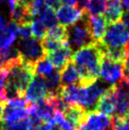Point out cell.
<instances>
[{"instance_id": "42", "label": "cell", "mask_w": 129, "mask_h": 130, "mask_svg": "<svg viewBox=\"0 0 129 130\" xmlns=\"http://www.w3.org/2000/svg\"><path fill=\"white\" fill-rule=\"evenodd\" d=\"M126 51H127V52H128V54H129V39H128V42H127V44H126Z\"/></svg>"}, {"instance_id": "30", "label": "cell", "mask_w": 129, "mask_h": 130, "mask_svg": "<svg viewBox=\"0 0 129 130\" xmlns=\"http://www.w3.org/2000/svg\"><path fill=\"white\" fill-rule=\"evenodd\" d=\"M45 4L47 5V7L51 8L53 10H57L58 8L60 7V1L59 0H44Z\"/></svg>"}, {"instance_id": "23", "label": "cell", "mask_w": 129, "mask_h": 130, "mask_svg": "<svg viewBox=\"0 0 129 130\" xmlns=\"http://www.w3.org/2000/svg\"><path fill=\"white\" fill-rule=\"evenodd\" d=\"M53 70H54L53 65L50 63V61L47 57L41 59L34 66V72L37 75H40L42 76V77H47Z\"/></svg>"}, {"instance_id": "32", "label": "cell", "mask_w": 129, "mask_h": 130, "mask_svg": "<svg viewBox=\"0 0 129 130\" xmlns=\"http://www.w3.org/2000/svg\"><path fill=\"white\" fill-rule=\"evenodd\" d=\"M6 103H7V101L5 99L0 97V122L2 121L3 112H4V108H5V105H6Z\"/></svg>"}, {"instance_id": "33", "label": "cell", "mask_w": 129, "mask_h": 130, "mask_svg": "<svg viewBox=\"0 0 129 130\" xmlns=\"http://www.w3.org/2000/svg\"><path fill=\"white\" fill-rule=\"evenodd\" d=\"M32 2H33V0H17V4L25 6V7L30 8V9H31Z\"/></svg>"}, {"instance_id": "41", "label": "cell", "mask_w": 129, "mask_h": 130, "mask_svg": "<svg viewBox=\"0 0 129 130\" xmlns=\"http://www.w3.org/2000/svg\"><path fill=\"white\" fill-rule=\"evenodd\" d=\"M5 3H7V0H0V7L3 6Z\"/></svg>"}, {"instance_id": "34", "label": "cell", "mask_w": 129, "mask_h": 130, "mask_svg": "<svg viewBox=\"0 0 129 130\" xmlns=\"http://www.w3.org/2000/svg\"><path fill=\"white\" fill-rule=\"evenodd\" d=\"M7 4L10 9V12H11L17 5V0H7Z\"/></svg>"}, {"instance_id": "6", "label": "cell", "mask_w": 129, "mask_h": 130, "mask_svg": "<svg viewBox=\"0 0 129 130\" xmlns=\"http://www.w3.org/2000/svg\"><path fill=\"white\" fill-rule=\"evenodd\" d=\"M100 76L104 83L116 86L125 79L124 64L108 59L103 55L101 61Z\"/></svg>"}, {"instance_id": "14", "label": "cell", "mask_w": 129, "mask_h": 130, "mask_svg": "<svg viewBox=\"0 0 129 130\" xmlns=\"http://www.w3.org/2000/svg\"><path fill=\"white\" fill-rule=\"evenodd\" d=\"M122 14H123V6L122 0H107L104 17L108 25L120 22L122 20Z\"/></svg>"}, {"instance_id": "12", "label": "cell", "mask_w": 129, "mask_h": 130, "mask_svg": "<svg viewBox=\"0 0 129 130\" xmlns=\"http://www.w3.org/2000/svg\"><path fill=\"white\" fill-rule=\"evenodd\" d=\"M72 56H73V51L68 43L64 44L56 51L49 52L47 54V57L50 63L53 65V67L56 68V69L59 70H61L68 62L71 61Z\"/></svg>"}, {"instance_id": "24", "label": "cell", "mask_w": 129, "mask_h": 130, "mask_svg": "<svg viewBox=\"0 0 129 130\" xmlns=\"http://www.w3.org/2000/svg\"><path fill=\"white\" fill-rule=\"evenodd\" d=\"M31 30L32 34L37 39L43 40L47 35V27L37 16L33 17L31 20Z\"/></svg>"}, {"instance_id": "2", "label": "cell", "mask_w": 129, "mask_h": 130, "mask_svg": "<svg viewBox=\"0 0 129 130\" xmlns=\"http://www.w3.org/2000/svg\"><path fill=\"white\" fill-rule=\"evenodd\" d=\"M8 70L7 85L16 88L22 94H26V89L34 77V67L21 60Z\"/></svg>"}, {"instance_id": "22", "label": "cell", "mask_w": 129, "mask_h": 130, "mask_svg": "<svg viewBox=\"0 0 129 130\" xmlns=\"http://www.w3.org/2000/svg\"><path fill=\"white\" fill-rule=\"evenodd\" d=\"M46 36L63 43H68V29L63 25H56L53 28L49 29Z\"/></svg>"}, {"instance_id": "10", "label": "cell", "mask_w": 129, "mask_h": 130, "mask_svg": "<svg viewBox=\"0 0 129 130\" xmlns=\"http://www.w3.org/2000/svg\"><path fill=\"white\" fill-rule=\"evenodd\" d=\"M117 105V95H116V86H109L103 96L100 98L96 105L95 111H99L103 114L113 117L116 112Z\"/></svg>"}, {"instance_id": "31", "label": "cell", "mask_w": 129, "mask_h": 130, "mask_svg": "<svg viewBox=\"0 0 129 130\" xmlns=\"http://www.w3.org/2000/svg\"><path fill=\"white\" fill-rule=\"evenodd\" d=\"M121 21H122V23L124 25L126 29L129 31V11H123V14H122V17Z\"/></svg>"}, {"instance_id": "9", "label": "cell", "mask_w": 129, "mask_h": 130, "mask_svg": "<svg viewBox=\"0 0 129 130\" xmlns=\"http://www.w3.org/2000/svg\"><path fill=\"white\" fill-rule=\"evenodd\" d=\"M47 94L49 92L45 78L40 75H36L33 77L26 89L25 98L29 103L36 104L44 100L47 96Z\"/></svg>"}, {"instance_id": "35", "label": "cell", "mask_w": 129, "mask_h": 130, "mask_svg": "<svg viewBox=\"0 0 129 130\" xmlns=\"http://www.w3.org/2000/svg\"><path fill=\"white\" fill-rule=\"evenodd\" d=\"M124 74H125V78L129 77V54L127 55L124 61Z\"/></svg>"}, {"instance_id": "45", "label": "cell", "mask_w": 129, "mask_h": 130, "mask_svg": "<svg viewBox=\"0 0 129 130\" xmlns=\"http://www.w3.org/2000/svg\"><path fill=\"white\" fill-rule=\"evenodd\" d=\"M30 130H37V128H31Z\"/></svg>"}, {"instance_id": "1", "label": "cell", "mask_w": 129, "mask_h": 130, "mask_svg": "<svg viewBox=\"0 0 129 130\" xmlns=\"http://www.w3.org/2000/svg\"><path fill=\"white\" fill-rule=\"evenodd\" d=\"M103 51L100 44L97 42L74 52L71 61L79 72L80 86L86 87L99 79Z\"/></svg>"}, {"instance_id": "4", "label": "cell", "mask_w": 129, "mask_h": 130, "mask_svg": "<svg viewBox=\"0 0 129 130\" xmlns=\"http://www.w3.org/2000/svg\"><path fill=\"white\" fill-rule=\"evenodd\" d=\"M17 48L22 60L33 67L41 59L47 57V52L44 50L42 40L35 37L20 39L17 43Z\"/></svg>"}, {"instance_id": "28", "label": "cell", "mask_w": 129, "mask_h": 130, "mask_svg": "<svg viewBox=\"0 0 129 130\" xmlns=\"http://www.w3.org/2000/svg\"><path fill=\"white\" fill-rule=\"evenodd\" d=\"M32 34L31 30V23H25L22 25H18V32L17 35L21 39L29 38Z\"/></svg>"}, {"instance_id": "44", "label": "cell", "mask_w": 129, "mask_h": 130, "mask_svg": "<svg viewBox=\"0 0 129 130\" xmlns=\"http://www.w3.org/2000/svg\"><path fill=\"white\" fill-rule=\"evenodd\" d=\"M124 118H126V119H127V120H128V121H129V111L127 112V114H126V116H125V117H124Z\"/></svg>"}, {"instance_id": "5", "label": "cell", "mask_w": 129, "mask_h": 130, "mask_svg": "<svg viewBox=\"0 0 129 130\" xmlns=\"http://www.w3.org/2000/svg\"><path fill=\"white\" fill-rule=\"evenodd\" d=\"M129 39V31L122 21L108 25L100 45L104 47H123Z\"/></svg>"}, {"instance_id": "43", "label": "cell", "mask_w": 129, "mask_h": 130, "mask_svg": "<svg viewBox=\"0 0 129 130\" xmlns=\"http://www.w3.org/2000/svg\"><path fill=\"white\" fill-rule=\"evenodd\" d=\"M3 34H4V30H0V41H1L2 37H3Z\"/></svg>"}, {"instance_id": "11", "label": "cell", "mask_w": 129, "mask_h": 130, "mask_svg": "<svg viewBox=\"0 0 129 130\" xmlns=\"http://www.w3.org/2000/svg\"><path fill=\"white\" fill-rule=\"evenodd\" d=\"M85 13L81 11L78 8H74L71 6H60L57 9V16L58 21L60 22V25L64 27L74 25L75 23L83 18Z\"/></svg>"}, {"instance_id": "8", "label": "cell", "mask_w": 129, "mask_h": 130, "mask_svg": "<svg viewBox=\"0 0 129 130\" xmlns=\"http://www.w3.org/2000/svg\"><path fill=\"white\" fill-rule=\"evenodd\" d=\"M77 130H112V117L99 111H87Z\"/></svg>"}, {"instance_id": "20", "label": "cell", "mask_w": 129, "mask_h": 130, "mask_svg": "<svg viewBox=\"0 0 129 130\" xmlns=\"http://www.w3.org/2000/svg\"><path fill=\"white\" fill-rule=\"evenodd\" d=\"M46 80V85H47V92L49 94H56L59 93V90L61 88V74L59 69H54L50 75L47 77H44Z\"/></svg>"}, {"instance_id": "13", "label": "cell", "mask_w": 129, "mask_h": 130, "mask_svg": "<svg viewBox=\"0 0 129 130\" xmlns=\"http://www.w3.org/2000/svg\"><path fill=\"white\" fill-rule=\"evenodd\" d=\"M87 19L90 32L94 41L100 43L107 29V22L104 19V15H87Z\"/></svg>"}, {"instance_id": "19", "label": "cell", "mask_w": 129, "mask_h": 130, "mask_svg": "<svg viewBox=\"0 0 129 130\" xmlns=\"http://www.w3.org/2000/svg\"><path fill=\"white\" fill-rule=\"evenodd\" d=\"M37 17H39L45 24V26L49 29L53 28L57 25L58 19L55 11H54L53 9L47 7L46 4L40 9V11L37 13Z\"/></svg>"}, {"instance_id": "38", "label": "cell", "mask_w": 129, "mask_h": 130, "mask_svg": "<svg viewBox=\"0 0 129 130\" xmlns=\"http://www.w3.org/2000/svg\"><path fill=\"white\" fill-rule=\"evenodd\" d=\"M122 6L125 8L126 11H129V0H122Z\"/></svg>"}, {"instance_id": "39", "label": "cell", "mask_w": 129, "mask_h": 130, "mask_svg": "<svg viewBox=\"0 0 129 130\" xmlns=\"http://www.w3.org/2000/svg\"><path fill=\"white\" fill-rule=\"evenodd\" d=\"M50 130H61V129L59 128V126H58L56 123H54V124L52 125V127H51V129H50Z\"/></svg>"}, {"instance_id": "21", "label": "cell", "mask_w": 129, "mask_h": 130, "mask_svg": "<svg viewBox=\"0 0 129 130\" xmlns=\"http://www.w3.org/2000/svg\"><path fill=\"white\" fill-rule=\"evenodd\" d=\"M106 0H88L86 14L103 15L106 9Z\"/></svg>"}, {"instance_id": "18", "label": "cell", "mask_w": 129, "mask_h": 130, "mask_svg": "<svg viewBox=\"0 0 129 130\" xmlns=\"http://www.w3.org/2000/svg\"><path fill=\"white\" fill-rule=\"evenodd\" d=\"M28 111L27 108H15L11 107L10 105H5L3 112V117H2V122L4 123H13L18 121L25 119L28 117Z\"/></svg>"}, {"instance_id": "25", "label": "cell", "mask_w": 129, "mask_h": 130, "mask_svg": "<svg viewBox=\"0 0 129 130\" xmlns=\"http://www.w3.org/2000/svg\"><path fill=\"white\" fill-rule=\"evenodd\" d=\"M31 129V123L29 117H27L25 119L18 121L16 123H4L3 130H30Z\"/></svg>"}, {"instance_id": "3", "label": "cell", "mask_w": 129, "mask_h": 130, "mask_svg": "<svg viewBox=\"0 0 129 130\" xmlns=\"http://www.w3.org/2000/svg\"><path fill=\"white\" fill-rule=\"evenodd\" d=\"M92 43L95 41L90 32L87 15L85 14L77 23L68 28V44L74 52Z\"/></svg>"}, {"instance_id": "26", "label": "cell", "mask_w": 129, "mask_h": 130, "mask_svg": "<svg viewBox=\"0 0 129 130\" xmlns=\"http://www.w3.org/2000/svg\"><path fill=\"white\" fill-rule=\"evenodd\" d=\"M42 44H43L44 50H45V51L47 52V54L49 52L56 51L57 48L61 47L62 46L66 43H63V42H60V41L52 39V38H50V37L46 36L42 40Z\"/></svg>"}, {"instance_id": "40", "label": "cell", "mask_w": 129, "mask_h": 130, "mask_svg": "<svg viewBox=\"0 0 129 130\" xmlns=\"http://www.w3.org/2000/svg\"><path fill=\"white\" fill-rule=\"evenodd\" d=\"M124 81H125L126 86H127V87H128V89H129V77H127V78H125V79H124Z\"/></svg>"}, {"instance_id": "15", "label": "cell", "mask_w": 129, "mask_h": 130, "mask_svg": "<svg viewBox=\"0 0 129 130\" xmlns=\"http://www.w3.org/2000/svg\"><path fill=\"white\" fill-rule=\"evenodd\" d=\"M58 94L68 105H79L82 95V87L79 84L64 86L61 87Z\"/></svg>"}, {"instance_id": "17", "label": "cell", "mask_w": 129, "mask_h": 130, "mask_svg": "<svg viewBox=\"0 0 129 130\" xmlns=\"http://www.w3.org/2000/svg\"><path fill=\"white\" fill-rule=\"evenodd\" d=\"M60 74H61L62 87L80 83L79 72H78L77 68L72 61L68 62V64L60 70Z\"/></svg>"}, {"instance_id": "36", "label": "cell", "mask_w": 129, "mask_h": 130, "mask_svg": "<svg viewBox=\"0 0 129 130\" xmlns=\"http://www.w3.org/2000/svg\"><path fill=\"white\" fill-rule=\"evenodd\" d=\"M60 3H63L67 6H73L77 4V0H59Z\"/></svg>"}, {"instance_id": "16", "label": "cell", "mask_w": 129, "mask_h": 130, "mask_svg": "<svg viewBox=\"0 0 129 130\" xmlns=\"http://www.w3.org/2000/svg\"><path fill=\"white\" fill-rule=\"evenodd\" d=\"M87 111L84 109L82 106L75 105H70L68 106L67 110L64 112V118L67 119L68 123L71 124L72 126L78 127L81 125L84 119L86 118V115Z\"/></svg>"}, {"instance_id": "37", "label": "cell", "mask_w": 129, "mask_h": 130, "mask_svg": "<svg viewBox=\"0 0 129 130\" xmlns=\"http://www.w3.org/2000/svg\"><path fill=\"white\" fill-rule=\"evenodd\" d=\"M6 25H7L6 20H5V18L3 17V15L0 14V30H4Z\"/></svg>"}, {"instance_id": "29", "label": "cell", "mask_w": 129, "mask_h": 130, "mask_svg": "<svg viewBox=\"0 0 129 130\" xmlns=\"http://www.w3.org/2000/svg\"><path fill=\"white\" fill-rule=\"evenodd\" d=\"M77 8L80 11H83L85 14L86 12V9H87V5H88V0H77Z\"/></svg>"}, {"instance_id": "7", "label": "cell", "mask_w": 129, "mask_h": 130, "mask_svg": "<svg viewBox=\"0 0 129 130\" xmlns=\"http://www.w3.org/2000/svg\"><path fill=\"white\" fill-rule=\"evenodd\" d=\"M107 88L108 87H106V84L104 81L98 80L87 87H82V95L79 105L86 111H95L100 98Z\"/></svg>"}, {"instance_id": "27", "label": "cell", "mask_w": 129, "mask_h": 130, "mask_svg": "<svg viewBox=\"0 0 129 130\" xmlns=\"http://www.w3.org/2000/svg\"><path fill=\"white\" fill-rule=\"evenodd\" d=\"M53 121L61 130H74V127L67 121V119L64 118V115L62 112L56 111L53 117Z\"/></svg>"}]
</instances>
